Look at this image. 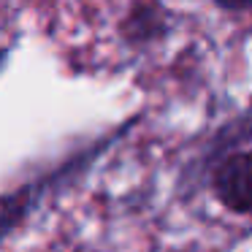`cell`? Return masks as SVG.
<instances>
[{
	"mask_svg": "<svg viewBox=\"0 0 252 252\" xmlns=\"http://www.w3.org/2000/svg\"><path fill=\"white\" fill-rule=\"evenodd\" d=\"M214 192L230 212H252V152L230 155L217 165Z\"/></svg>",
	"mask_w": 252,
	"mask_h": 252,
	"instance_id": "cell-1",
	"label": "cell"
},
{
	"mask_svg": "<svg viewBox=\"0 0 252 252\" xmlns=\"http://www.w3.org/2000/svg\"><path fill=\"white\" fill-rule=\"evenodd\" d=\"M222 8H230V11H241V8H250L252 0H217Z\"/></svg>",
	"mask_w": 252,
	"mask_h": 252,
	"instance_id": "cell-2",
	"label": "cell"
}]
</instances>
